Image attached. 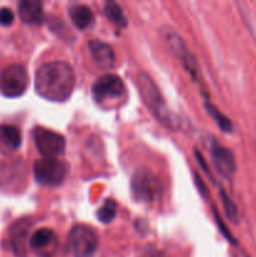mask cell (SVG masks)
<instances>
[{
    "label": "cell",
    "instance_id": "1",
    "mask_svg": "<svg viewBox=\"0 0 256 257\" xmlns=\"http://www.w3.org/2000/svg\"><path fill=\"white\" fill-rule=\"evenodd\" d=\"M75 87V74L68 63L54 60L45 63L35 73V90L50 102H64Z\"/></svg>",
    "mask_w": 256,
    "mask_h": 257
},
{
    "label": "cell",
    "instance_id": "2",
    "mask_svg": "<svg viewBox=\"0 0 256 257\" xmlns=\"http://www.w3.org/2000/svg\"><path fill=\"white\" fill-rule=\"evenodd\" d=\"M137 87L140 89L143 102L150 108L151 112L156 115V118L170 130H180V118L168 108L160 89L147 73L141 72L137 75Z\"/></svg>",
    "mask_w": 256,
    "mask_h": 257
},
{
    "label": "cell",
    "instance_id": "3",
    "mask_svg": "<svg viewBox=\"0 0 256 257\" xmlns=\"http://www.w3.org/2000/svg\"><path fill=\"white\" fill-rule=\"evenodd\" d=\"M29 84V75L24 65L19 63L9 64L0 72V93L8 98L24 94Z\"/></svg>",
    "mask_w": 256,
    "mask_h": 257
},
{
    "label": "cell",
    "instance_id": "4",
    "mask_svg": "<svg viewBox=\"0 0 256 257\" xmlns=\"http://www.w3.org/2000/svg\"><path fill=\"white\" fill-rule=\"evenodd\" d=\"M98 247V236L92 227L83 223L73 226L68 235V248L74 257H90Z\"/></svg>",
    "mask_w": 256,
    "mask_h": 257
},
{
    "label": "cell",
    "instance_id": "5",
    "mask_svg": "<svg viewBox=\"0 0 256 257\" xmlns=\"http://www.w3.org/2000/svg\"><path fill=\"white\" fill-rule=\"evenodd\" d=\"M33 173L38 183L43 186H58L68 175V165L57 158L39 160L33 166Z\"/></svg>",
    "mask_w": 256,
    "mask_h": 257
},
{
    "label": "cell",
    "instance_id": "6",
    "mask_svg": "<svg viewBox=\"0 0 256 257\" xmlns=\"http://www.w3.org/2000/svg\"><path fill=\"white\" fill-rule=\"evenodd\" d=\"M33 141L40 155L45 158H57L65 151V138L52 130L43 127L34 128Z\"/></svg>",
    "mask_w": 256,
    "mask_h": 257
},
{
    "label": "cell",
    "instance_id": "7",
    "mask_svg": "<svg viewBox=\"0 0 256 257\" xmlns=\"http://www.w3.org/2000/svg\"><path fill=\"white\" fill-rule=\"evenodd\" d=\"M92 94L98 103L122 99L125 94L124 83L118 75L104 74L93 83Z\"/></svg>",
    "mask_w": 256,
    "mask_h": 257
},
{
    "label": "cell",
    "instance_id": "8",
    "mask_svg": "<svg viewBox=\"0 0 256 257\" xmlns=\"http://www.w3.org/2000/svg\"><path fill=\"white\" fill-rule=\"evenodd\" d=\"M163 37H165L171 52H172L176 57L180 58L183 67H185V69L190 73L191 77L195 80H197V82H200L201 74L198 63L197 60H196V58L193 57L192 53L190 52V49L186 47L182 38H181L177 33L173 32L172 29H166L165 32H163Z\"/></svg>",
    "mask_w": 256,
    "mask_h": 257
},
{
    "label": "cell",
    "instance_id": "9",
    "mask_svg": "<svg viewBox=\"0 0 256 257\" xmlns=\"http://www.w3.org/2000/svg\"><path fill=\"white\" fill-rule=\"evenodd\" d=\"M131 191L138 202L151 203L158 195V181L150 171H138L131 181Z\"/></svg>",
    "mask_w": 256,
    "mask_h": 257
},
{
    "label": "cell",
    "instance_id": "10",
    "mask_svg": "<svg viewBox=\"0 0 256 257\" xmlns=\"http://www.w3.org/2000/svg\"><path fill=\"white\" fill-rule=\"evenodd\" d=\"M210 152L216 168L225 176H232L236 172V160L228 148L218 145L215 140L210 143Z\"/></svg>",
    "mask_w": 256,
    "mask_h": 257
},
{
    "label": "cell",
    "instance_id": "11",
    "mask_svg": "<svg viewBox=\"0 0 256 257\" xmlns=\"http://www.w3.org/2000/svg\"><path fill=\"white\" fill-rule=\"evenodd\" d=\"M29 230V220H19L10 227V241H12L13 250L17 257H25L27 255V241Z\"/></svg>",
    "mask_w": 256,
    "mask_h": 257
},
{
    "label": "cell",
    "instance_id": "12",
    "mask_svg": "<svg viewBox=\"0 0 256 257\" xmlns=\"http://www.w3.org/2000/svg\"><path fill=\"white\" fill-rule=\"evenodd\" d=\"M90 54L94 59L95 64L102 69H109L114 64V52L112 47L102 40L93 39L88 43Z\"/></svg>",
    "mask_w": 256,
    "mask_h": 257
},
{
    "label": "cell",
    "instance_id": "13",
    "mask_svg": "<svg viewBox=\"0 0 256 257\" xmlns=\"http://www.w3.org/2000/svg\"><path fill=\"white\" fill-rule=\"evenodd\" d=\"M20 19L28 24H39L44 19L42 3L35 0H23L18 7Z\"/></svg>",
    "mask_w": 256,
    "mask_h": 257
},
{
    "label": "cell",
    "instance_id": "14",
    "mask_svg": "<svg viewBox=\"0 0 256 257\" xmlns=\"http://www.w3.org/2000/svg\"><path fill=\"white\" fill-rule=\"evenodd\" d=\"M22 145V133L19 128L12 124L0 125V150L14 152Z\"/></svg>",
    "mask_w": 256,
    "mask_h": 257
},
{
    "label": "cell",
    "instance_id": "15",
    "mask_svg": "<svg viewBox=\"0 0 256 257\" xmlns=\"http://www.w3.org/2000/svg\"><path fill=\"white\" fill-rule=\"evenodd\" d=\"M69 15L73 24L80 30L89 27L94 20V14H93L92 9L84 4H77L70 8Z\"/></svg>",
    "mask_w": 256,
    "mask_h": 257
},
{
    "label": "cell",
    "instance_id": "16",
    "mask_svg": "<svg viewBox=\"0 0 256 257\" xmlns=\"http://www.w3.org/2000/svg\"><path fill=\"white\" fill-rule=\"evenodd\" d=\"M55 240V233L49 228H39L29 238V245L33 250H43L52 245Z\"/></svg>",
    "mask_w": 256,
    "mask_h": 257
},
{
    "label": "cell",
    "instance_id": "17",
    "mask_svg": "<svg viewBox=\"0 0 256 257\" xmlns=\"http://www.w3.org/2000/svg\"><path fill=\"white\" fill-rule=\"evenodd\" d=\"M104 14L108 19L118 28L127 27V18L123 13L122 8L114 2H108L104 7Z\"/></svg>",
    "mask_w": 256,
    "mask_h": 257
},
{
    "label": "cell",
    "instance_id": "18",
    "mask_svg": "<svg viewBox=\"0 0 256 257\" xmlns=\"http://www.w3.org/2000/svg\"><path fill=\"white\" fill-rule=\"evenodd\" d=\"M205 108H206V110H207L208 114L213 118V120L216 122V124L221 128V131H223V132H226V133L232 132V123H231V120L228 119L227 117H225V115H223L222 113H221L220 110H218L217 108L212 104V103L206 102Z\"/></svg>",
    "mask_w": 256,
    "mask_h": 257
},
{
    "label": "cell",
    "instance_id": "19",
    "mask_svg": "<svg viewBox=\"0 0 256 257\" xmlns=\"http://www.w3.org/2000/svg\"><path fill=\"white\" fill-rule=\"evenodd\" d=\"M115 215H117V203L113 200H105V202L97 212V217L103 223L110 222L115 217Z\"/></svg>",
    "mask_w": 256,
    "mask_h": 257
},
{
    "label": "cell",
    "instance_id": "20",
    "mask_svg": "<svg viewBox=\"0 0 256 257\" xmlns=\"http://www.w3.org/2000/svg\"><path fill=\"white\" fill-rule=\"evenodd\" d=\"M220 196H221V201H222L223 210H225L226 216H227L228 220L232 221V222L236 223L238 221L237 207H236L235 203H233L232 200H231V198L228 197L227 195H226V192L223 190H221Z\"/></svg>",
    "mask_w": 256,
    "mask_h": 257
},
{
    "label": "cell",
    "instance_id": "21",
    "mask_svg": "<svg viewBox=\"0 0 256 257\" xmlns=\"http://www.w3.org/2000/svg\"><path fill=\"white\" fill-rule=\"evenodd\" d=\"M14 22V13L9 8H2L0 9V25L9 27Z\"/></svg>",
    "mask_w": 256,
    "mask_h": 257
},
{
    "label": "cell",
    "instance_id": "22",
    "mask_svg": "<svg viewBox=\"0 0 256 257\" xmlns=\"http://www.w3.org/2000/svg\"><path fill=\"white\" fill-rule=\"evenodd\" d=\"M231 257H250L246 252H243L242 250H233L231 252Z\"/></svg>",
    "mask_w": 256,
    "mask_h": 257
}]
</instances>
